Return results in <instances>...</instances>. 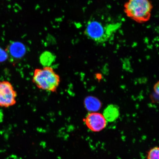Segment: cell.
<instances>
[{"label": "cell", "instance_id": "cell-9", "mask_svg": "<svg viewBox=\"0 0 159 159\" xmlns=\"http://www.w3.org/2000/svg\"><path fill=\"white\" fill-rule=\"evenodd\" d=\"M147 159H159V147L151 148L148 152Z\"/></svg>", "mask_w": 159, "mask_h": 159}, {"label": "cell", "instance_id": "cell-3", "mask_svg": "<svg viewBox=\"0 0 159 159\" xmlns=\"http://www.w3.org/2000/svg\"><path fill=\"white\" fill-rule=\"evenodd\" d=\"M33 81L39 89L53 93L57 91L61 79L52 67L44 66L35 70Z\"/></svg>", "mask_w": 159, "mask_h": 159}, {"label": "cell", "instance_id": "cell-4", "mask_svg": "<svg viewBox=\"0 0 159 159\" xmlns=\"http://www.w3.org/2000/svg\"><path fill=\"white\" fill-rule=\"evenodd\" d=\"M17 93L12 84L9 81H0V107L13 106L16 103Z\"/></svg>", "mask_w": 159, "mask_h": 159}, {"label": "cell", "instance_id": "cell-10", "mask_svg": "<svg viewBox=\"0 0 159 159\" xmlns=\"http://www.w3.org/2000/svg\"><path fill=\"white\" fill-rule=\"evenodd\" d=\"M154 90L157 94L159 95V81L155 84L154 87Z\"/></svg>", "mask_w": 159, "mask_h": 159}, {"label": "cell", "instance_id": "cell-8", "mask_svg": "<svg viewBox=\"0 0 159 159\" xmlns=\"http://www.w3.org/2000/svg\"><path fill=\"white\" fill-rule=\"evenodd\" d=\"M55 59L54 56L48 51L43 52L40 57V61L42 64L44 66H50Z\"/></svg>", "mask_w": 159, "mask_h": 159}, {"label": "cell", "instance_id": "cell-1", "mask_svg": "<svg viewBox=\"0 0 159 159\" xmlns=\"http://www.w3.org/2000/svg\"><path fill=\"white\" fill-rule=\"evenodd\" d=\"M122 25L119 22L103 23L97 20H91L87 22L84 33L88 39L102 44L110 40Z\"/></svg>", "mask_w": 159, "mask_h": 159}, {"label": "cell", "instance_id": "cell-7", "mask_svg": "<svg viewBox=\"0 0 159 159\" xmlns=\"http://www.w3.org/2000/svg\"><path fill=\"white\" fill-rule=\"evenodd\" d=\"M85 105L87 110L91 112L99 111L102 106L100 101L93 97H89L85 99Z\"/></svg>", "mask_w": 159, "mask_h": 159}, {"label": "cell", "instance_id": "cell-2", "mask_svg": "<svg viewBox=\"0 0 159 159\" xmlns=\"http://www.w3.org/2000/svg\"><path fill=\"white\" fill-rule=\"evenodd\" d=\"M152 9L150 0H128L124 5V12L127 16L140 24L149 21Z\"/></svg>", "mask_w": 159, "mask_h": 159}, {"label": "cell", "instance_id": "cell-5", "mask_svg": "<svg viewBox=\"0 0 159 159\" xmlns=\"http://www.w3.org/2000/svg\"><path fill=\"white\" fill-rule=\"evenodd\" d=\"M84 121L89 130L95 132H101L105 128L108 122L102 114L96 112L89 113Z\"/></svg>", "mask_w": 159, "mask_h": 159}, {"label": "cell", "instance_id": "cell-6", "mask_svg": "<svg viewBox=\"0 0 159 159\" xmlns=\"http://www.w3.org/2000/svg\"><path fill=\"white\" fill-rule=\"evenodd\" d=\"M103 115L107 122H114L118 119L120 115L118 106L114 104L109 105L105 109Z\"/></svg>", "mask_w": 159, "mask_h": 159}]
</instances>
